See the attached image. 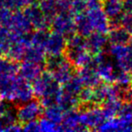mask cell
Segmentation results:
<instances>
[{"label":"cell","mask_w":132,"mask_h":132,"mask_svg":"<svg viewBox=\"0 0 132 132\" xmlns=\"http://www.w3.org/2000/svg\"><path fill=\"white\" fill-rule=\"evenodd\" d=\"M78 76L81 79L84 86L85 87L94 88V87L97 86L99 83H101L102 81L101 78L98 75L96 70L91 65H87L80 68Z\"/></svg>","instance_id":"obj_19"},{"label":"cell","mask_w":132,"mask_h":132,"mask_svg":"<svg viewBox=\"0 0 132 132\" xmlns=\"http://www.w3.org/2000/svg\"><path fill=\"white\" fill-rule=\"evenodd\" d=\"M3 128H4L3 123H2L1 120H0V131H2V130H3Z\"/></svg>","instance_id":"obj_44"},{"label":"cell","mask_w":132,"mask_h":132,"mask_svg":"<svg viewBox=\"0 0 132 132\" xmlns=\"http://www.w3.org/2000/svg\"><path fill=\"white\" fill-rule=\"evenodd\" d=\"M18 68L16 62L11 60L10 58H4L0 56V75L5 74H16L18 72Z\"/></svg>","instance_id":"obj_29"},{"label":"cell","mask_w":132,"mask_h":132,"mask_svg":"<svg viewBox=\"0 0 132 132\" xmlns=\"http://www.w3.org/2000/svg\"><path fill=\"white\" fill-rule=\"evenodd\" d=\"M3 53H5V52H4V49L2 48V46L0 45V56L3 55Z\"/></svg>","instance_id":"obj_43"},{"label":"cell","mask_w":132,"mask_h":132,"mask_svg":"<svg viewBox=\"0 0 132 132\" xmlns=\"http://www.w3.org/2000/svg\"><path fill=\"white\" fill-rule=\"evenodd\" d=\"M60 131H86L87 129L84 127L80 121V112L77 109H68L64 111L62 120L60 122Z\"/></svg>","instance_id":"obj_14"},{"label":"cell","mask_w":132,"mask_h":132,"mask_svg":"<svg viewBox=\"0 0 132 132\" xmlns=\"http://www.w3.org/2000/svg\"><path fill=\"white\" fill-rule=\"evenodd\" d=\"M86 9H87L86 0H72L68 11L72 15H74V16H77V15L85 12Z\"/></svg>","instance_id":"obj_34"},{"label":"cell","mask_w":132,"mask_h":132,"mask_svg":"<svg viewBox=\"0 0 132 132\" xmlns=\"http://www.w3.org/2000/svg\"><path fill=\"white\" fill-rule=\"evenodd\" d=\"M23 9V13L30 21L32 28H34L35 30H48V28L51 27V21L42 13L39 5H36L35 3L31 4Z\"/></svg>","instance_id":"obj_9"},{"label":"cell","mask_w":132,"mask_h":132,"mask_svg":"<svg viewBox=\"0 0 132 132\" xmlns=\"http://www.w3.org/2000/svg\"><path fill=\"white\" fill-rule=\"evenodd\" d=\"M43 72V64L23 61L18 68V73L21 78L31 82Z\"/></svg>","instance_id":"obj_18"},{"label":"cell","mask_w":132,"mask_h":132,"mask_svg":"<svg viewBox=\"0 0 132 132\" xmlns=\"http://www.w3.org/2000/svg\"><path fill=\"white\" fill-rule=\"evenodd\" d=\"M23 60L35 64H44L46 62V53L44 48L30 44L25 50Z\"/></svg>","instance_id":"obj_21"},{"label":"cell","mask_w":132,"mask_h":132,"mask_svg":"<svg viewBox=\"0 0 132 132\" xmlns=\"http://www.w3.org/2000/svg\"><path fill=\"white\" fill-rule=\"evenodd\" d=\"M36 0H4L3 5L10 9L11 11L21 10L28 5L34 4Z\"/></svg>","instance_id":"obj_31"},{"label":"cell","mask_w":132,"mask_h":132,"mask_svg":"<svg viewBox=\"0 0 132 132\" xmlns=\"http://www.w3.org/2000/svg\"><path fill=\"white\" fill-rule=\"evenodd\" d=\"M3 130H5V131H13V132L22 131V130H23V126H22L20 123H18V122H15V123L12 124V125L8 126V127H5Z\"/></svg>","instance_id":"obj_40"},{"label":"cell","mask_w":132,"mask_h":132,"mask_svg":"<svg viewBox=\"0 0 132 132\" xmlns=\"http://www.w3.org/2000/svg\"><path fill=\"white\" fill-rule=\"evenodd\" d=\"M15 113L17 120L23 124L31 120H37L43 113V106L40 101L31 99L20 104Z\"/></svg>","instance_id":"obj_5"},{"label":"cell","mask_w":132,"mask_h":132,"mask_svg":"<svg viewBox=\"0 0 132 132\" xmlns=\"http://www.w3.org/2000/svg\"><path fill=\"white\" fill-rule=\"evenodd\" d=\"M23 131H29V132H35L39 131V124L37 120H31L23 123Z\"/></svg>","instance_id":"obj_38"},{"label":"cell","mask_w":132,"mask_h":132,"mask_svg":"<svg viewBox=\"0 0 132 132\" xmlns=\"http://www.w3.org/2000/svg\"><path fill=\"white\" fill-rule=\"evenodd\" d=\"M75 25H76V32L83 37H87L91 34L94 31L91 21L87 16L86 12H83L75 16Z\"/></svg>","instance_id":"obj_22"},{"label":"cell","mask_w":132,"mask_h":132,"mask_svg":"<svg viewBox=\"0 0 132 132\" xmlns=\"http://www.w3.org/2000/svg\"><path fill=\"white\" fill-rule=\"evenodd\" d=\"M51 27L56 32L65 37H69L76 33L75 16L69 11H60L51 21Z\"/></svg>","instance_id":"obj_3"},{"label":"cell","mask_w":132,"mask_h":132,"mask_svg":"<svg viewBox=\"0 0 132 132\" xmlns=\"http://www.w3.org/2000/svg\"><path fill=\"white\" fill-rule=\"evenodd\" d=\"M49 33L47 30H43V29H39V30H35L33 33H29V39H30V44H34V45L42 46L44 48V44H45L46 39L48 37Z\"/></svg>","instance_id":"obj_30"},{"label":"cell","mask_w":132,"mask_h":132,"mask_svg":"<svg viewBox=\"0 0 132 132\" xmlns=\"http://www.w3.org/2000/svg\"><path fill=\"white\" fill-rule=\"evenodd\" d=\"M105 120L102 108H99L97 105L88 106L87 109L80 112V121L87 130H95Z\"/></svg>","instance_id":"obj_6"},{"label":"cell","mask_w":132,"mask_h":132,"mask_svg":"<svg viewBox=\"0 0 132 132\" xmlns=\"http://www.w3.org/2000/svg\"><path fill=\"white\" fill-rule=\"evenodd\" d=\"M55 1L59 12H60V11H68L72 0H55Z\"/></svg>","instance_id":"obj_39"},{"label":"cell","mask_w":132,"mask_h":132,"mask_svg":"<svg viewBox=\"0 0 132 132\" xmlns=\"http://www.w3.org/2000/svg\"><path fill=\"white\" fill-rule=\"evenodd\" d=\"M131 92H132V89H131Z\"/></svg>","instance_id":"obj_46"},{"label":"cell","mask_w":132,"mask_h":132,"mask_svg":"<svg viewBox=\"0 0 132 132\" xmlns=\"http://www.w3.org/2000/svg\"><path fill=\"white\" fill-rule=\"evenodd\" d=\"M33 96H34V92H33L31 82L25 81L19 76L17 84H16L14 102L18 104L23 103V102H26L28 100L33 99Z\"/></svg>","instance_id":"obj_17"},{"label":"cell","mask_w":132,"mask_h":132,"mask_svg":"<svg viewBox=\"0 0 132 132\" xmlns=\"http://www.w3.org/2000/svg\"><path fill=\"white\" fill-rule=\"evenodd\" d=\"M30 44L29 34L19 35L14 38L5 50V54L8 58L14 62L23 60L25 50Z\"/></svg>","instance_id":"obj_12"},{"label":"cell","mask_w":132,"mask_h":132,"mask_svg":"<svg viewBox=\"0 0 132 132\" xmlns=\"http://www.w3.org/2000/svg\"><path fill=\"white\" fill-rule=\"evenodd\" d=\"M66 58L75 68H82L90 65L93 55L86 47H67Z\"/></svg>","instance_id":"obj_11"},{"label":"cell","mask_w":132,"mask_h":132,"mask_svg":"<svg viewBox=\"0 0 132 132\" xmlns=\"http://www.w3.org/2000/svg\"><path fill=\"white\" fill-rule=\"evenodd\" d=\"M7 108H8V106H7V104L5 103V100L0 99V118L3 116V114L5 112V110L7 109Z\"/></svg>","instance_id":"obj_42"},{"label":"cell","mask_w":132,"mask_h":132,"mask_svg":"<svg viewBox=\"0 0 132 132\" xmlns=\"http://www.w3.org/2000/svg\"><path fill=\"white\" fill-rule=\"evenodd\" d=\"M78 99L80 104H85V105L92 106L95 105L94 103V93H93V88L90 87H85L83 88L82 91L78 94Z\"/></svg>","instance_id":"obj_33"},{"label":"cell","mask_w":132,"mask_h":132,"mask_svg":"<svg viewBox=\"0 0 132 132\" xmlns=\"http://www.w3.org/2000/svg\"><path fill=\"white\" fill-rule=\"evenodd\" d=\"M63 85H64V87L62 88L63 92L77 96H78L79 92L82 91V89L85 87L80 77L78 75H76V74Z\"/></svg>","instance_id":"obj_27"},{"label":"cell","mask_w":132,"mask_h":132,"mask_svg":"<svg viewBox=\"0 0 132 132\" xmlns=\"http://www.w3.org/2000/svg\"><path fill=\"white\" fill-rule=\"evenodd\" d=\"M38 5L42 13L45 15V16L50 21H51L52 18L59 12L55 0H40Z\"/></svg>","instance_id":"obj_28"},{"label":"cell","mask_w":132,"mask_h":132,"mask_svg":"<svg viewBox=\"0 0 132 132\" xmlns=\"http://www.w3.org/2000/svg\"><path fill=\"white\" fill-rule=\"evenodd\" d=\"M95 130L99 131H118V132H129L132 131V122L121 118H111L105 120Z\"/></svg>","instance_id":"obj_15"},{"label":"cell","mask_w":132,"mask_h":132,"mask_svg":"<svg viewBox=\"0 0 132 132\" xmlns=\"http://www.w3.org/2000/svg\"><path fill=\"white\" fill-rule=\"evenodd\" d=\"M67 47V39L59 33L52 32L48 34L44 44V51L49 57L59 56L65 53Z\"/></svg>","instance_id":"obj_10"},{"label":"cell","mask_w":132,"mask_h":132,"mask_svg":"<svg viewBox=\"0 0 132 132\" xmlns=\"http://www.w3.org/2000/svg\"><path fill=\"white\" fill-rule=\"evenodd\" d=\"M120 26L123 27L128 33L132 35V12L122 14L120 17Z\"/></svg>","instance_id":"obj_37"},{"label":"cell","mask_w":132,"mask_h":132,"mask_svg":"<svg viewBox=\"0 0 132 132\" xmlns=\"http://www.w3.org/2000/svg\"><path fill=\"white\" fill-rule=\"evenodd\" d=\"M108 53L115 60L118 68L132 73V48L127 44H111Z\"/></svg>","instance_id":"obj_4"},{"label":"cell","mask_w":132,"mask_h":132,"mask_svg":"<svg viewBox=\"0 0 132 132\" xmlns=\"http://www.w3.org/2000/svg\"><path fill=\"white\" fill-rule=\"evenodd\" d=\"M80 104L78 96L74 95V94H70L68 92H63L62 94L59 97V100L57 101V105L61 108L64 111L68 110V109H77V107Z\"/></svg>","instance_id":"obj_25"},{"label":"cell","mask_w":132,"mask_h":132,"mask_svg":"<svg viewBox=\"0 0 132 132\" xmlns=\"http://www.w3.org/2000/svg\"><path fill=\"white\" fill-rule=\"evenodd\" d=\"M122 100L119 99H110L106 100L103 103L102 110L104 115L105 119H111L114 118L118 115V112L120 110V107L122 105Z\"/></svg>","instance_id":"obj_24"},{"label":"cell","mask_w":132,"mask_h":132,"mask_svg":"<svg viewBox=\"0 0 132 132\" xmlns=\"http://www.w3.org/2000/svg\"><path fill=\"white\" fill-rule=\"evenodd\" d=\"M31 82L34 95L40 99L43 108L57 104L62 94V87L53 79L49 72H42Z\"/></svg>","instance_id":"obj_1"},{"label":"cell","mask_w":132,"mask_h":132,"mask_svg":"<svg viewBox=\"0 0 132 132\" xmlns=\"http://www.w3.org/2000/svg\"><path fill=\"white\" fill-rule=\"evenodd\" d=\"M122 7H123V12L131 13L132 12V0H122Z\"/></svg>","instance_id":"obj_41"},{"label":"cell","mask_w":132,"mask_h":132,"mask_svg":"<svg viewBox=\"0 0 132 132\" xmlns=\"http://www.w3.org/2000/svg\"><path fill=\"white\" fill-rule=\"evenodd\" d=\"M45 65L53 79L60 85L65 84L75 75V67L64 55L50 57L49 60L46 59Z\"/></svg>","instance_id":"obj_2"},{"label":"cell","mask_w":132,"mask_h":132,"mask_svg":"<svg viewBox=\"0 0 132 132\" xmlns=\"http://www.w3.org/2000/svg\"><path fill=\"white\" fill-rule=\"evenodd\" d=\"M19 76L16 74L0 75V99L7 102L14 101V94Z\"/></svg>","instance_id":"obj_13"},{"label":"cell","mask_w":132,"mask_h":132,"mask_svg":"<svg viewBox=\"0 0 132 132\" xmlns=\"http://www.w3.org/2000/svg\"><path fill=\"white\" fill-rule=\"evenodd\" d=\"M12 33L17 35H26L31 32V23L26 17L23 11H13L6 26Z\"/></svg>","instance_id":"obj_7"},{"label":"cell","mask_w":132,"mask_h":132,"mask_svg":"<svg viewBox=\"0 0 132 132\" xmlns=\"http://www.w3.org/2000/svg\"><path fill=\"white\" fill-rule=\"evenodd\" d=\"M0 120H1L2 123H3V126H4L3 129H5V127H8V126L17 122L15 110H14L13 109H10V108H7V109L3 114V116L0 118Z\"/></svg>","instance_id":"obj_35"},{"label":"cell","mask_w":132,"mask_h":132,"mask_svg":"<svg viewBox=\"0 0 132 132\" xmlns=\"http://www.w3.org/2000/svg\"><path fill=\"white\" fill-rule=\"evenodd\" d=\"M3 1H4V0H0V6H1V5H3Z\"/></svg>","instance_id":"obj_45"},{"label":"cell","mask_w":132,"mask_h":132,"mask_svg":"<svg viewBox=\"0 0 132 132\" xmlns=\"http://www.w3.org/2000/svg\"><path fill=\"white\" fill-rule=\"evenodd\" d=\"M108 33V41L113 44H128L131 37V35L121 26L110 29Z\"/></svg>","instance_id":"obj_23"},{"label":"cell","mask_w":132,"mask_h":132,"mask_svg":"<svg viewBox=\"0 0 132 132\" xmlns=\"http://www.w3.org/2000/svg\"><path fill=\"white\" fill-rule=\"evenodd\" d=\"M39 124V131L43 132H54V131H60V125L57 124L51 120L44 118H42L38 121Z\"/></svg>","instance_id":"obj_32"},{"label":"cell","mask_w":132,"mask_h":132,"mask_svg":"<svg viewBox=\"0 0 132 132\" xmlns=\"http://www.w3.org/2000/svg\"><path fill=\"white\" fill-rule=\"evenodd\" d=\"M43 114L46 119L57 124H60L64 110L57 104H54V105L45 107V109H43Z\"/></svg>","instance_id":"obj_26"},{"label":"cell","mask_w":132,"mask_h":132,"mask_svg":"<svg viewBox=\"0 0 132 132\" xmlns=\"http://www.w3.org/2000/svg\"><path fill=\"white\" fill-rule=\"evenodd\" d=\"M85 38L86 49L92 55L103 52L108 43V37L106 34L98 32H93Z\"/></svg>","instance_id":"obj_16"},{"label":"cell","mask_w":132,"mask_h":132,"mask_svg":"<svg viewBox=\"0 0 132 132\" xmlns=\"http://www.w3.org/2000/svg\"><path fill=\"white\" fill-rule=\"evenodd\" d=\"M101 6L108 20L120 18L124 13L122 0H103Z\"/></svg>","instance_id":"obj_20"},{"label":"cell","mask_w":132,"mask_h":132,"mask_svg":"<svg viewBox=\"0 0 132 132\" xmlns=\"http://www.w3.org/2000/svg\"><path fill=\"white\" fill-rule=\"evenodd\" d=\"M118 117L132 122V101H125L122 103L118 112Z\"/></svg>","instance_id":"obj_36"},{"label":"cell","mask_w":132,"mask_h":132,"mask_svg":"<svg viewBox=\"0 0 132 132\" xmlns=\"http://www.w3.org/2000/svg\"><path fill=\"white\" fill-rule=\"evenodd\" d=\"M85 12L90 19L94 32L107 34L110 31L109 20L102 9L101 5L93 7H88L85 10Z\"/></svg>","instance_id":"obj_8"}]
</instances>
